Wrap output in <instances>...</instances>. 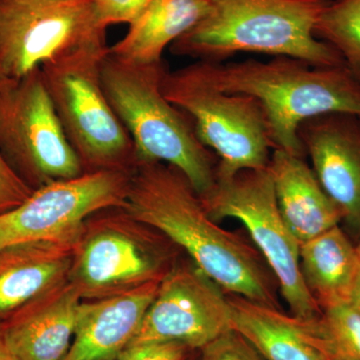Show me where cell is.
Returning <instances> with one entry per match:
<instances>
[{"instance_id": "cell-1", "label": "cell", "mask_w": 360, "mask_h": 360, "mask_svg": "<svg viewBox=\"0 0 360 360\" xmlns=\"http://www.w3.org/2000/svg\"><path fill=\"white\" fill-rule=\"evenodd\" d=\"M122 210L186 251L227 295L281 309L278 284L259 251L208 215L200 194L176 167L137 161Z\"/></svg>"}, {"instance_id": "cell-2", "label": "cell", "mask_w": 360, "mask_h": 360, "mask_svg": "<svg viewBox=\"0 0 360 360\" xmlns=\"http://www.w3.org/2000/svg\"><path fill=\"white\" fill-rule=\"evenodd\" d=\"M196 65L221 91L257 99L274 150L304 158L298 129L305 120L331 113L360 116V82L345 65L315 68L285 56L267 63L198 60Z\"/></svg>"}, {"instance_id": "cell-3", "label": "cell", "mask_w": 360, "mask_h": 360, "mask_svg": "<svg viewBox=\"0 0 360 360\" xmlns=\"http://www.w3.org/2000/svg\"><path fill=\"white\" fill-rule=\"evenodd\" d=\"M207 15L170 45L174 56L222 63L238 52L300 59L315 68L345 65L315 26L328 0H208Z\"/></svg>"}, {"instance_id": "cell-4", "label": "cell", "mask_w": 360, "mask_h": 360, "mask_svg": "<svg viewBox=\"0 0 360 360\" xmlns=\"http://www.w3.org/2000/svg\"><path fill=\"white\" fill-rule=\"evenodd\" d=\"M165 61L132 63L110 53L101 65V84L111 108L134 141L137 161L179 169L200 196L217 181L219 160L195 134L193 120L163 94Z\"/></svg>"}, {"instance_id": "cell-5", "label": "cell", "mask_w": 360, "mask_h": 360, "mask_svg": "<svg viewBox=\"0 0 360 360\" xmlns=\"http://www.w3.org/2000/svg\"><path fill=\"white\" fill-rule=\"evenodd\" d=\"M110 47L68 54L40 68L66 139L84 172H132L136 151L101 84V61Z\"/></svg>"}, {"instance_id": "cell-6", "label": "cell", "mask_w": 360, "mask_h": 360, "mask_svg": "<svg viewBox=\"0 0 360 360\" xmlns=\"http://www.w3.org/2000/svg\"><path fill=\"white\" fill-rule=\"evenodd\" d=\"M101 212L85 222L68 274L84 302L160 281L176 264L179 248L160 231L122 208Z\"/></svg>"}, {"instance_id": "cell-7", "label": "cell", "mask_w": 360, "mask_h": 360, "mask_svg": "<svg viewBox=\"0 0 360 360\" xmlns=\"http://www.w3.org/2000/svg\"><path fill=\"white\" fill-rule=\"evenodd\" d=\"M161 89L193 120L201 143L217 153V179L269 167L274 148L264 111L257 99L221 91L201 73L196 63L168 70Z\"/></svg>"}, {"instance_id": "cell-8", "label": "cell", "mask_w": 360, "mask_h": 360, "mask_svg": "<svg viewBox=\"0 0 360 360\" xmlns=\"http://www.w3.org/2000/svg\"><path fill=\"white\" fill-rule=\"evenodd\" d=\"M200 198L215 221L236 219L245 225L276 277L291 314L305 319L321 316V307L303 281L300 243L279 212L269 167L243 170L231 179H217Z\"/></svg>"}, {"instance_id": "cell-9", "label": "cell", "mask_w": 360, "mask_h": 360, "mask_svg": "<svg viewBox=\"0 0 360 360\" xmlns=\"http://www.w3.org/2000/svg\"><path fill=\"white\" fill-rule=\"evenodd\" d=\"M0 151L33 191L84 174L40 68L0 86Z\"/></svg>"}, {"instance_id": "cell-10", "label": "cell", "mask_w": 360, "mask_h": 360, "mask_svg": "<svg viewBox=\"0 0 360 360\" xmlns=\"http://www.w3.org/2000/svg\"><path fill=\"white\" fill-rule=\"evenodd\" d=\"M94 0H0V75L18 79L46 63L106 44Z\"/></svg>"}, {"instance_id": "cell-11", "label": "cell", "mask_w": 360, "mask_h": 360, "mask_svg": "<svg viewBox=\"0 0 360 360\" xmlns=\"http://www.w3.org/2000/svg\"><path fill=\"white\" fill-rule=\"evenodd\" d=\"M131 172H84L35 189L18 207L0 213V250L32 241L77 245L85 222L110 208H122Z\"/></svg>"}, {"instance_id": "cell-12", "label": "cell", "mask_w": 360, "mask_h": 360, "mask_svg": "<svg viewBox=\"0 0 360 360\" xmlns=\"http://www.w3.org/2000/svg\"><path fill=\"white\" fill-rule=\"evenodd\" d=\"M231 329L229 296L193 262H177L161 279L155 297L129 347L179 341L200 350Z\"/></svg>"}, {"instance_id": "cell-13", "label": "cell", "mask_w": 360, "mask_h": 360, "mask_svg": "<svg viewBox=\"0 0 360 360\" xmlns=\"http://www.w3.org/2000/svg\"><path fill=\"white\" fill-rule=\"evenodd\" d=\"M298 136L341 221L360 236V116H315L300 125Z\"/></svg>"}, {"instance_id": "cell-14", "label": "cell", "mask_w": 360, "mask_h": 360, "mask_svg": "<svg viewBox=\"0 0 360 360\" xmlns=\"http://www.w3.org/2000/svg\"><path fill=\"white\" fill-rule=\"evenodd\" d=\"M65 279L0 321L2 335L20 360H63L75 338L80 304Z\"/></svg>"}, {"instance_id": "cell-15", "label": "cell", "mask_w": 360, "mask_h": 360, "mask_svg": "<svg viewBox=\"0 0 360 360\" xmlns=\"http://www.w3.org/2000/svg\"><path fill=\"white\" fill-rule=\"evenodd\" d=\"M229 300L234 330L265 360L335 359L321 316L300 319L238 295Z\"/></svg>"}, {"instance_id": "cell-16", "label": "cell", "mask_w": 360, "mask_h": 360, "mask_svg": "<svg viewBox=\"0 0 360 360\" xmlns=\"http://www.w3.org/2000/svg\"><path fill=\"white\" fill-rule=\"evenodd\" d=\"M160 281L122 295L82 302L75 338L63 360H117L136 335Z\"/></svg>"}, {"instance_id": "cell-17", "label": "cell", "mask_w": 360, "mask_h": 360, "mask_svg": "<svg viewBox=\"0 0 360 360\" xmlns=\"http://www.w3.org/2000/svg\"><path fill=\"white\" fill-rule=\"evenodd\" d=\"M269 168L279 212L300 245L340 224L338 206L304 158L276 149Z\"/></svg>"}, {"instance_id": "cell-18", "label": "cell", "mask_w": 360, "mask_h": 360, "mask_svg": "<svg viewBox=\"0 0 360 360\" xmlns=\"http://www.w3.org/2000/svg\"><path fill=\"white\" fill-rule=\"evenodd\" d=\"M75 245L32 241L0 250V321L68 278Z\"/></svg>"}, {"instance_id": "cell-19", "label": "cell", "mask_w": 360, "mask_h": 360, "mask_svg": "<svg viewBox=\"0 0 360 360\" xmlns=\"http://www.w3.org/2000/svg\"><path fill=\"white\" fill-rule=\"evenodd\" d=\"M210 8L208 0H153L123 39L110 47V53L127 63H158L168 45L202 20Z\"/></svg>"}, {"instance_id": "cell-20", "label": "cell", "mask_w": 360, "mask_h": 360, "mask_svg": "<svg viewBox=\"0 0 360 360\" xmlns=\"http://www.w3.org/2000/svg\"><path fill=\"white\" fill-rule=\"evenodd\" d=\"M300 262L305 285L321 310L350 302L360 262L340 225L302 243Z\"/></svg>"}, {"instance_id": "cell-21", "label": "cell", "mask_w": 360, "mask_h": 360, "mask_svg": "<svg viewBox=\"0 0 360 360\" xmlns=\"http://www.w3.org/2000/svg\"><path fill=\"white\" fill-rule=\"evenodd\" d=\"M314 34L340 54L360 82V0H333L324 7Z\"/></svg>"}, {"instance_id": "cell-22", "label": "cell", "mask_w": 360, "mask_h": 360, "mask_svg": "<svg viewBox=\"0 0 360 360\" xmlns=\"http://www.w3.org/2000/svg\"><path fill=\"white\" fill-rule=\"evenodd\" d=\"M321 319L335 359L360 360V314L352 303L328 307Z\"/></svg>"}, {"instance_id": "cell-23", "label": "cell", "mask_w": 360, "mask_h": 360, "mask_svg": "<svg viewBox=\"0 0 360 360\" xmlns=\"http://www.w3.org/2000/svg\"><path fill=\"white\" fill-rule=\"evenodd\" d=\"M200 360H265L238 331L231 329L200 349Z\"/></svg>"}, {"instance_id": "cell-24", "label": "cell", "mask_w": 360, "mask_h": 360, "mask_svg": "<svg viewBox=\"0 0 360 360\" xmlns=\"http://www.w3.org/2000/svg\"><path fill=\"white\" fill-rule=\"evenodd\" d=\"M195 352L179 341H158L130 345L117 360H189Z\"/></svg>"}, {"instance_id": "cell-25", "label": "cell", "mask_w": 360, "mask_h": 360, "mask_svg": "<svg viewBox=\"0 0 360 360\" xmlns=\"http://www.w3.org/2000/svg\"><path fill=\"white\" fill-rule=\"evenodd\" d=\"M97 16L106 28L118 23L130 25L153 0H94Z\"/></svg>"}, {"instance_id": "cell-26", "label": "cell", "mask_w": 360, "mask_h": 360, "mask_svg": "<svg viewBox=\"0 0 360 360\" xmlns=\"http://www.w3.org/2000/svg\"><path fill=\"white\" fill-rule=\"evenodd\" d=\"M32 191L0 151V213L18 207L30 198Z\"/></svg>"}, {"instance_id": "cell-27", "label": "cell", "mask_w": 360, "mask_h": 360, "mask_svg": "<svg viewBox=\"0 0 360 360\" xmlns=\"http://www.w3.org/2000/svg\"><path fill=\"white\" fill-rule=\"evenodd\" d=\"M0 360H20L9 347L8 343L2 335L1 329H0Z\"/></svg>"}, {"instance_id": "cell-28", "label": "cell", "mask_w": 360, "mask_h": 360, "mask_svg": "<svg viewBox=\"0 0 360 360\" xmlns=\"http://www.w3.org/2000/svg\"><path fill=\"white\" fill-rule=\"evenodd\" d=\"M350 302L352 303V305H354L355 309L359 310L360 314V267L359 274H357L356 279H355V283L354 290H352V300H350Z\"/></svg>"}, {"instance_id": "cell-29", "label": "cell", "mask_w": 360, "mask_h": 360, "mask_svg": "<svg viewBox=\"0 0 360 360\" xmlns=\"http://www.w3.org/2000/svg\"><path fill=\"white\" fill-rule=\"evenodd\" d=\"M355 248H356L357 257H359V262H360V241L359 243V245L355 246Z\"/></svg>"}, {"instance_id": "cell-30", "label": "cell", "mask_w": 360, "mask_h": 360, "mask_svg": "<svg viewBox=\"0 0 360 360\" xmlns=\"http://www.w3.org/2000/svg\"><path fill=\"white\" fill-rule=\"evenodd\" d=\"M6 79L7 78H4V77H1V75H0V86H1V84H4V82H6Z\"/></svg>"}, {"instance_id": "cell-31", "label": "cell", "mask_w": 360, "mask_h": 360, "mask_svg": "<svg viewBox=\"0 0 360 360\" xmlns=\"http://www.w3.org/2000/svg\"><path fill=\"white\" fill-rule=\"evenodd\" d=\"M194 359H195V356L193 357V359H189V360H194Z\"/></svg>"}, {"instance_id": "cell-32", "label": "cell", "mask_w": 360, "mask_h": 360, "mask_svg": "<svg viewBox=\"0 0 360 360\" xmlns=\"http://www.w3.org/2000/svg\"><path fill=\"white\" fill-rule=\"evenodd\" d=\"M328 1H333V0H328Z\"/></svg>"}, {"instance_id": "cell-33", "label": "cell", "mask_w": 360, "mask_h": 360, "mask_svg": "<svg viewBox=\"0 0 360 360\" xmlns=\"http://www.w3.org/2000/svg\"><path fill=\"white\" fill-rule=\"evenodd\" d=\"M335 360H340V359H335Z\"/></svg>"}]
</instances>
